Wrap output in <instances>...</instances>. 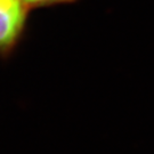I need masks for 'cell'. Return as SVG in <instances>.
<instances>
[{
    "instance_id": "obj_1",
    "label": "cell",
    "mask_w": 154,
    "mask_h": 154,
    "mask_svg": "<svg viewBox=\"0 0 154 154\" xmlns=\"http://www.w3.org/2000/svg\"><path fill=\"white\" fill-rule=\"evenodd\" d=\"M26 5L22 0H0V56L13 53L23 34Z\"/></svg>"
},
{
    "instance_id": "obj_2",
    "label": "cell",
    "mask_w": 154,
    "mask_h": 154,
    "mask_svg": "<svg viewBox=\"0 0 154 154\" xmlns=\"http://www.w3.org/2000/svg\"><path fill=\"white\" fill-rule=\"evenodd\" d=\"M25 5L34 6V7H41V6H51L58 5V4H71L77 0H22Z\"/></svg>"
}]
</instances>
